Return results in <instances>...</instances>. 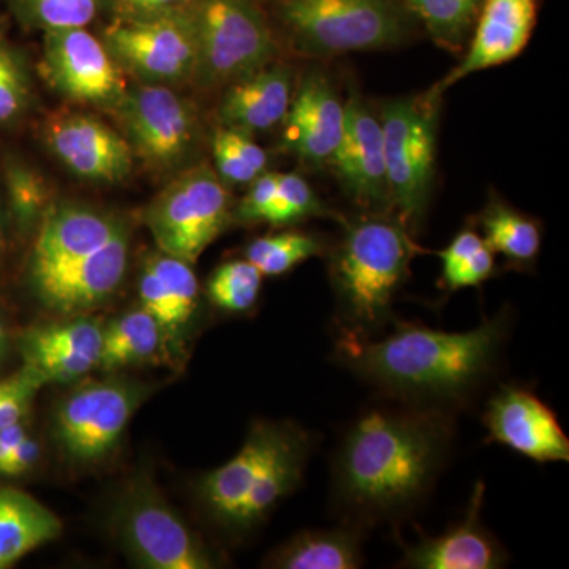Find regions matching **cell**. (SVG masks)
Here are the masks:
<instances>
[{
  "label": "cell",
  "instance_id": "obj_1",
  "mask_svg": "<svg viewBox=\"0 0 569 569\" xmlns=\"http://www.w3.org/2000/svg\"><path fill=\"white\" fill-rule=\"evenodd\" d=\"M455 437L448 408L376 407L351 422L332 462V498L362 529L417 508L436 485Z\"/></svg>",
  "mask_w": 569,
  "mask_h": 569
},
{
  "label": "cell",
  "instance_id": "obj_2",
  "mask_svg": "<svg viewBox=\"0 0 569 569\" xmlns=\"http://www.w3.org/2000/svg\"><path fill=\"white\" fill-rule=\"evenodd\" d=\"M511 318L497 313L467 332L396 321L385 339L340 336L337 359L362 380L406 403L448 408L488 381L500 361Z\"/></svg>",
  "mask_w": 569,
  "mask_h": 569
},
{
  "label": "cell",
  "instance_id": "obj_3",
  "mask_svg": "<svg viewBox=\"0 0 569 569\" xmlns=\"http://www.w3.org/2000/svg\"><path fill=\"white\" fill-rule=\"evenodd\" d=\"M132 228L119 213L54 201L32 238L26 280L41 306L84 316L118 293L129 269Z\"/></svg>",
  "mask_w": 569,
  "mask_h": 569
},
{
  "label": "cell",
  "instance_id": "obj_4",
  "mask_svg": "<svg viewBox=\"0 0 569 569\" xmlns=\"http://www.w3.org/2000/svg\"><path fill=\"white\" fill-rule=\"evenodd\" d=\"M310 452L312 438L301 427L254 422L238 455L206 475L201 501L220 529L246 533L298 489Z\"/></svg>",
  "mask_w": 569,
  "mask_h": 569
},
{
  "label": "cell",
  "instance_id": "obj_5",
  "mask_svg": "<svg viewBox=\"0 0 569 569\" xmlns=\"http://www.w3.org/2000/svg\"><path fill=\"white\" fill-rule=\"evenodd\" d=\"M417 250L399 217L376 213L347 224L331 257L340 336L370 337L391 321Z\"/></svg>",
  "mask_w": 569,
  "mask_h": 569
},
{
  "label": "cell",
  "instance_id": "obj_6",
  "mask_svg": "<svg viewBox=\"0 0 569 569\" xmlns=\"http://www.w3.org/2000/svg\"><path fill=\"white\" fill-rule=\"evenodd\" d=\"M182 10L197 44L198 88H227L274 62V32L258 0H187Z\"/></svg>",
  "mask_w": 569,
  "mask_h": 569
},
{
  "label": "cell",
  "instance_id": "obj_7",
  "mask_svg": "<svg viewBox=\"0 0 569 569\" xmlns=\"http://www.w3.org/2000/svg\"><path fill=\"white\" fill-rule=\"evenodd\" d=\"M277 11L296 47L320 58L395 47L415 21L400 0H279Z\"/></svg>",
  "mask_w": 569,
  "mask_h": 569
},
{
  "label": "cell",
  "instance_id": "obj_8",
  "mask_svg": "<svg viewBox=\"0 0 569 569\" xmlns=\"http://www.w3.org/2000/svg\"><path fill=\"white\" fill-rule=\"evenodd\" d=\"M142 222L160 252L193 264L234 222V204L216 170L192 164L152 198Z\"/></svg>",
  "mask_w": 569,
  "mask_h": 569
},
{
  "label": "cell",
  "instance_id": "obj_9",
  "mask_svg": "<svg viewBox=\"0 0 569 569\" xmlns=\"http://www.w3.org/2000/svg\"><path fill=\"white\" fill-rule=\"evenodd\" d=\"M111 527L130 559L148 569H211L219 560L168 503L152 479H132L111 508Z\"/></svg>",
  "mask_w": 569,
  "mask_h": 569
},
{
  "label": "cell",
  "instance_id": "obj_10",
  "mask_svg": "<svg viewBox=\"0 0 569 569\" xmlns=\"http://www.w3.org/2000/svg\"><path fill=\"white\" fill-rule=\"evenodd\" d=\"M134 159L160 174L192 167L200 146V121L189 100L176 88L134 82L111 111Z\"/></svg>",
  "mask_w": 569,
  "mask_h": 569
},
{
  "label": "cell",
  "instance_id": "obj_11",
  "mask_svg": "<svg viewBox=\"0 0 569 569\" xmlns=\"http://www.w3.org/2000/svg\"><path fill=\"white\" fill-rule=\"evenodd\" d=\"M440 99H397L381 108L389 203L407 224H418L429 204L436 167Z\"/></svg>",
  "mask_w": 569,
  "mask_h": 569
},
{
  "label": "cell",
  "instance_id": "obj_12",
  "mask_svg": "<svg viewBox=\"0 0 569 569\" xmlns=\"http://www.w3.org/2000/svg\"><path fill=\"white\" fill-rule=\"evenodd\" d=\"M151 395L146 385L122 378L89 381L56 410L54 436L77 463H97L114 451L133 415Z\"/></svg>",
  "mask_w": 569,
  "mask_h": 569
},
{
  "label": "cell",
  "instance_id": "obj_13",
  "mask_svg": "<svg viewBox=\"0 0 569 569\" xmlns=\"http://www.w3.org/2000/svg\"><path fill=\"white\" fill-rule=\"evenodd\" d=\"M123 74L142 84L179 88L192 82L197 44L183 10L146 20H116L102 39Z\"/></svg>",
  "mask_w": 569,
  "mask_h": 569
},
{
  "label": "cell",
  "instance_id": "obj_14",
  "mask_svg": "<svg viewBox=\"0 0 569 569\" xmlns=\"http://www.w3.org/2000/svg\"><path fill=\"white\" fill-rule=\"evenodd\" d=\"M41 70L48 84L66 99L110 112L127 91L126 74L103 41L86 28L43 32Z\"/></svg>",
  "mask_w": 569,
  "mask_h": 569
},
{
  "label": "cell",
  "instance_id": "obj_15",
  "mask_svg": "<svg viewBox=\"0 0 569 569\" xmlns=\"http://www.w3.org/2000/svg\"><path fill=\"white\" fill-rule=\"evenodd\" d=\"M41 138L66 170L82 181L118 183L129 178L134 156L119 130L81 111L52 114Z\"/></svg>",
  "mask_w": 569,
  "mask_h": 569
},
{
  "label": "cell",
  "instance_id": "obj_16",
  "mask_svg": "<svg viewBox=\"0 0 569 569\" xmlns=\"http://www.w3.org/2000/svg\"><path fill=\"white\" fill-rule=\"evenodd\" d=\"M488 441L538 463L568 462L569 440L556 413L531 389L505 385L490 397L482 417Z\"/></svg>",
  "mask_w": 569,
  "mask_h": 569
},
{
  "label": "cell",
  "instance_id": "obj_17",
  "mask_svg": "<svg viewBox=\"0 0 569 569\" xmlns=\"http://www.w3.org/2000/svg\"><path fill=\"white\" fill-rule=\"evenodd\" d=\"M537 20L538 0H485L462 61L426 96L440 99L448 88L470 74L518 58L529 44Z\"/></svg>",
  "mask_w": 569,
  "mask_h": 569
},
{
  "label": "cell",
  "instance_id": "obj_18",
  "mask_svg": "<svg viewBox=\"0 0 569 569\" xmlns=\"http://www.w3.org/2000/svg\"><path fill=\"white\" fill-rule=\"evenodd\" d=\"M102 337L103 325L84 313L32 326L17 347L22 365L39 370L48 383H71L99 367Z\"/></svg>",
  "mask_w": 569,
  "mask_h": 569
},
{
  "label": "cell",
  "instance_id": "obj_19",
  "mask_svg": "<svg viewBox=\"0 0 569 569\" xmlns=\"http://www.w3.org/2000/svg\"><path fill=\"white\" fill-rule=\"evenodd\" d=\"M332 167L350 197L377 208L389 203L383 130L378 116L353 93L346 103V129Z\"/></svg>",
  "mask_w": 569,
  "mask_h": 569
},
{
  "label": "cell",
  "instance_id": "obj_20",
  "mask_svg": "<svg viewBox=\"0 0 569 569\" xmlns=\"http://www.w3.org/2000/svg\"><path fill=\"white\" fill-rule=\"evenodd\" d=\"M283 144L307 163H331L346 129V103L320 71L307 74L283 119Z\"/></svg>",
  "mask_w": 569,
  "mask_h": 569
},
{
  "label": "cell",
  "instance_id": "obj_21",
  "mask_svg": "<svg viewBox=\"0 0 569 569\" xmlns=\"http://www.w3.org/2000/svg\"><path fill=\"white\" fill-rule=\"evenodd\" d=\"M485 485L471 493L466 518L438 537H421L407 546L400 567L411 569H497L508 561L507 550L481 522Z\"/></svg>",
  "mask_w": 569,
  "mask_h": 569
},
{
  "label": "cell",
  "instance_id": "obj_22",
  "mask_svg": "<svg viewBox=\"0 0 569 569\" xmlns=\"http://www.w3.org/2000/svg\"><path fill=\"white\" fill-rule=\"evenodd\" d=\"M293 99V73L272 62L224 88L220 127L246 133L266 132L283 122Z\"/></svg>",
  "mask_w": 569,
  "mask_h": 569
},
{
  "label": "cell",
  "instance_id": "obj_23",
  "mask_svg": "<svg viewBox=\"0 0 569 569\" xmlns=\"http://www.w3.org/2000/svg\"><path fill=\"white\" fill-rule=\"evenodd\" d=\"M61 533L62 520L37 498L18 489H0V569L14 567Z\"/></svg>",
  "mask_w": 569,
  "mask_h": 569
},
{
  "label": "cell",
  "instance_id": "obj_24",
  "mask_svg": "<svg viewBox=\"0 0 569 569\" xmlns=\"http://www.w3.org/2000/svg\"><path fill=\"white\" fill-rule=\"evenodd\" d=\"M361 530L343 523L337 529L305 530L272 550L264 567L279 569L361 568Z\"/></svg>",
  "mask_w": 569,
  "mask_h": 569
},
{
  "label": "cell",
  "instance_id": "obj_25",
  "mask_svg": "<svg viewBox=\"0 0 569 569\" xmlns=\"http://www.w3.org/2000/svg\"><path fill=\"white\" fill-rule=\"evenodd\" d=\"M0 194L9 228L22 239L33 238L54 203L48 179L13 151L0 157Z\"/></svg>",
  "mask_w": 569,
  "mask_h": 569
},
{
  "label": "cell",
  "instance_id": "obj_26",
  "mask_svg": "<svg viewBox=\"0 0 569 569\" xmlns=\"http://www.w3.org/2000/svg\"><path fill=\"white\" fill-rule=\"evenodd\" d=\"M167 342L162 326L151 313L142 307L130 310L103 325L99 367L104 372H114L123 367L152 361Z\"/></svg>",
  "mask_w": 569,
  "mask_h": 569
},
{
  "label": "cell",
  "instance_id": "obj_27",
  "mask_svg": "<svg viewBox=\"0 0 569 569\" xmlns=\"http://www.w3.org/2000/svg\"><path fill=\"white\" fill-rule=\"evenodd\" d=\"M478 223L489 249L500 253L509 264L526 269L537 260L542 236L537 220L497 200L486 206Z\"/></svg>",
  "mask_w": 569,
  "mask_h": 569
},
{
  "label": "cell",
  "instance_id": "obj_28",
  "mask_svg": "<svg viewBox=\"0 0 569 569\" xmlns=\"http://www.w3.org/2000/svg\"><path fill=\"white\" fill-rule=\"evenodd\" d=\"M415 21L425 26L437 47L466 50L485 0H400Z\"/></svg>",
  "mask_w": 569,
  "mask_h": 569
},
{
  "label": "cell",
  "instance_id": "obj_29",
  "mask_svg": "<svg viewBox=\"0 0 569 569\" xmlns=\"http://www.w3.org/2000/svg\"><path fill=\"white\" fill-rule=\"evenodd\" d=\"M33 97L28 58L0 24V129H11L24 121L32 110Z\"/></svg>",
  "mask_w": 569,
  "mask_h": 569
},
{
  "label": "cell",
  "instance_id": "obj_30",
  "mask_svg": "<svg viewBox=\"0 0 569 569\" xmlns=\"http://www.w3.org/2000/svg\"><path fill=\"white\" fill-rule=\"evenodd\" d=\"M437 254L441 260V282L448 291L478 287L496 271V253L475 230L460 231Z\"/></svg>",
  "mask_w": 569,
  "mask_h": 569
},
{
  "label": "cell",
  "instance_id": "obj_31",
  "mask_svg": "<svg viewBox=\"0 0 569 569\" xmlns=\"http://www.w3.org/2000/svg\"><path fill=\"white\" fill-rule=\"evenodd\" d=\"M10 9L24 28L48 32L88 28L112 9V0H10Z\"/></svg>",
  "mask_w": 569,
  "mask_h": 569
},
{
  "label": "cell",
  "instance_id": "obj_32",
  "mask_svg": "<svg viewBox=\"0 0 569 569\" xmlns=\"http://www.w3.org/2000/svg\"><path fill=\"white\" fill-rule=\"evenodd\" d=\"M213 170L227 186H244L268 167V153L252 134L219 127L211 140Z\"/></svg>",
  "mask_w": 569,
  "mask_h": 569
},
{
  "label": "cell",
  "instance_id": "obj_33",
  "mask_svg": "<svg viewBox=\"0 0 569 569\" xmlns=\"http://www.w3.org/2000/svg\"><path fill=\"white\" fill-rule=\"evenodd\" d=\"M323 250V241L317 236L302 231H282L250 242L246 249V260L263 277H276L287 274L296 266L318 257Z\"/></svg>",
  "mask_w": 569,
  "mask_h": 569
},
{
  "label": "cell",
  "instance_id": "obj_34",
  "mask_svg": "<svg viewBox=\"0 0 569 569\" xmlns=\"http://www.w3.org/2000/svg\"><path fill=\"white\" fill-rule=\"evenodd\" d=\"M261 284L263 274L250 261H228L212 272L208 298L223 312L246 313L257 305Z\"/></svg>",
  "mask_w": 569,
  "mask_h": 569
},
{
  "label": "cell",
  "instance_id": "obj_35",
  "mask_svg": "<svg viewBox=\"0 0 569 569\" xmlns=\"http://www.w3.org/2000/svg\"><path fill=\"white\" fill-rule=\"evenodd\" d=\"M146 264L156 272L162 282L164 291L170 296L179 321L183 328L192 320L200 301V284L194 276L192 264L179 258L160 252L148 258Z\"/></svg>",
  "mask_w": 569,
  "mask_h": 569
},
{
  "label": "cell",
  "instance_id": "obj_36",
  "mask_svg": "<svg viewBox=\"0 0 569 569\" xmlns=\"http://www.w3.org/2000/svg\"><path fill=\"white\" fill-rule=\"evenodd\" d=\"M328 209L318 200L312 187L298 173H283L277 178L274 204L268 222L272 227H287L310 219L328 216Z\"/></svg>",
  "mask_w": 569,
  "mask_h": 569
},
{
  "label": "cell",
  "instance_id": "obj_37",
  "mask_svg": "<svg viewBox=\"0 0 569 569\" xmlns=\"http://www.w3.org/2000/svg\"><path fill=\"white\" fill-rule=\"evenodd\" d=\"M48 380L39 370L22 365L20 370L0 380V430L24 421L33 399Z\"/></svg>",
  "mask_w": 569,
  "mask_h": 569
},
{
  "label": "cell",
  "instance_id": "obj_38",
  "mask_svg": "<svg viewBox=\"0 0 569 569\" xmlns=\"http://www.w3.org/2000/svg\"><path fill=\"white\" fill-rule=\"evenodd\" d=\"M138 298H140L142 309L151 313L162 326L168 339H176L183 326L171 305L170 296L167 295L159 277L148 264H144L140 277H138Z\"/></svg>",
  "mask_w": 569,
  "mask_h": 569
},
{
  "label": "cell",
  "instance_id": "obj_39",
  "mask_svg": "<svg viewBox=\"0 0 569 569\" xmlns=\"http://www.w3.org/2000/svg\"><path fill=\"white\" fill-rule=\"evenodd\" d=\"M277 178H279V173L264 171L249 183L246 197L239 201L238 206H234V222H268L269 212H271L276 200Z\"/></svg>",
  "mask_w": 569,
  "mask_h": 569
},
{
  "label": "cell",
  "instance_id": "obj_40",
  "mask_svg": "<svg viewBox=\"0 0 569 569\" xmlns=\"http://www.w3.org/2000/svg\"><path fill=\"white\" fill-rule=\"evenodd\" d=\"M187 0H112L116 20H146L181 10Z\"/></svg>",
  "mask_w": 569,
  "mask_h": 569
},
{
  "label": "cell",
  "instance_id": "obj_41",
  "mask_svg": "<svg viewBox=\"0 0 569 569\" xmlns=\"http://www.w3.org/2000/svg\"><path fill=\"white\" fill-rule=\"evenodd\" d=\"M40 459V445L28 433L0 466V477L18 478L31 471Z\"/></svg>",
  "mask_w": 569,
  "mask_h": 569
},
{
  "label": "cell",
  "instance_id": "obj_42",
  "mask_svg": "<svg viewBox=\"0 0 569 569\" xmlns=\"http://www.w3.org/2000/svg\"><path fill=\"white\" fill-rule=\"evenodd\" d=\"M28 427L24 426V421L0 430V466L6 462L11 451L20 445L22 438L28 436Z\"/></svg>",
  "mask_w": 569,
  "mask_h": 569
},
{
  "label": "cell",
  "instance_id": "obj_43",
  "mask_svg": "<svg viewBox=\"0 0 569 569\" xmlns=\"http://www.w3.org/2000/svg\"><path fill=\"white\" fill-rule=\"evenodd\" d=\"M10 351V332L9 328H7L6 321H3L2 316H0V365H2L3 359L7 358Z\"/></svg>",
  "mask_w": 569,
  "mask_h": 569
},
{
  "label": "cell",
  "instance_id": "obj_44",
  "mask_svg": "<svg viewBox=\"0 0 569 569\" xmlns=\"http://www.w3.org/2000/svg\"><path fill=\"white\" fill-rule=\"evenodd\" d=\"M7 231H9V222H7L6 209H3L2 194H0V257L7 246Z\"/></svg>",
  "mask_w": 569,
  "mask_h": 569
}]
</instances>
